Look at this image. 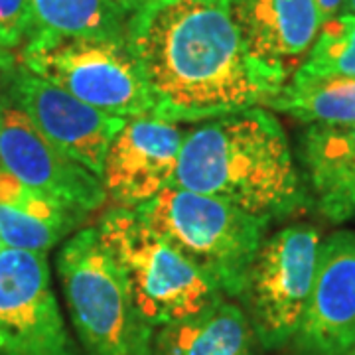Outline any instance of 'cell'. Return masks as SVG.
<instances>
[{
	"instance_id": "14",
	"label": "cell",
	"mask_w": 355,
	"mask_h": 355,
	"mask_svg": "<svg viewBox=\"0 0 355 355\" xmlns=\"http://www.w3.org/2000/svg\"><path fill=\"white\" fill-rule=\"evenodd\" d=\"M300 156L318 209L334 223L355 216V125H310Z\"/></svg>"
},
{
	"instance_id": "4",
	"label": "cell",
	"mask_w": 355,
	"mask_h": 355,
	"mask_svg": "<svg viewBox=\"0 0 355 355\" xmlns=\"http://www.w3.org/2000/svg\"><path fill=\"white\" fill-rule=\"evenodd\" d=\"M128 300L150 330L196 316L223 294L137 211L114 207L95 225Z\"/></svg>"
},
{
	"instance_id": "25",
	"label": "cell",
	"mask_w": 355,
	"mask_h": 355,
	"mask_svg": "<svg viewBox=\"0 0 355 355\" xmlns=\"http://www.w3.org/2000/svg\"><path fill=\"white\" fill-rule=\"evenodd\" d=\"M4 101H6V97L0 93V123H2V107H4Z\"/></svg>"
},
{
	"instance_id": "18",
	"label": "cell",
	"mask_w": 355,
	"mask_h": 355,
	"mask_svg": "<svg viewBox=\"0 0 355 355\" xmlns=\"http://www.w3.org/2000/svg\"><path fill=\"white\" fill-rule=\"evenodd\" d=\"M296 71L314 77L355 79V16L338 14L322 22L308 60Z\"/></svg>"
},
{
	"instance_id": "20",
	"label": "cell",
	"mask_w": 355,
	"mask_h": 355,
	"mask_svg": "<svg viewBox=\"0 0 355 355\" xmlns=\"http://www.w3.org/2000/svg\"><path fill=\"white\" fill-rule=\"evenodd\" d=\"M30 0H0V40L16 50L30 32Z\"/></svg>"
},
{
	"instance_id": "16",
	"label": "cell",
	"mask_w": 355,
	"mask_h": 355,
	"mask_svg": "<svg viewBox=\"0 0 355 355\" xmlns=\"http://www.w3.org/2000/svg\"><path fill=\"white\" fill-rule=\"evenodd\" d=\"M24 48L67 38H127L128 16L113 0H30Z\"/></svg>"
},
{
	"instance_id": "12",
	"label": "cell",
	"mask_w": 355,
	"mask_h": 355,
	"mask_svg": "<svg viewBox=\"0 0 355 355\" xmlns=\"http://www.w3.org/2000/svg\"><path fill=\"white\" fill-rule=\"evenodd\" d=\"M298 355H345L355 345V233L320 243L316 275L294 334Z\"/></svg>"
},
{
	"instance_id": "17",
	"label": "cell",
	"mask_w": 355,
	"mask_h": 355,
	"mask_svg": "<svg viewBox=\"0 0 355 355\" xmlns=\"http://www.w3.org/2000/svg\"><path fill=\"white\" fill-rule=\"evenodd\" d=\"M268 107L310 125H355V79L294 71Z\"/></svg>"
},
{
	"instance_id": "21",
	"label": "cell",
	"mask_w": 355,
	"mask_h": 355,
	"mask_svg": "<svg viewBox=\"0 0 355 355\" xmlns=\"http://www.w3.org/2000/svg\"><path fill=\"white\" fill-rule=\"evenodd\" d=\"M316 2L318 14H320V20L326 22L334 16H338L340 10L343 8V0H314Z\"/></svg>"
},
{
	"instance_id": "13",
	"label": "cell",
	"mask_w": 355,
	"mask_h": 355,
	"mask_svg": "<svg viewBox=\"0 0 355 355\" xmlns=\"http://www.w3.org/2000/svg\"><path fill=\"white\" fill-rule=\"evenodd\" d=\"M229 8L254 60L286 77L322 26L314 0H229Z\"/></svg>"
},
{
	"instance_id": "19",
	"label": "cell",
	"mask_w": 355,
	"mask_h": 355,
	"mask_svg": "<svg viewBox=\"0 0 355 355\" xmlns=\"http://www.w3.org/2000/svg\"><path fill=\"white\" fill-rule=\"evenodd\" d=\"M71 231L73 227L64 223L46 221L8 205H0V237L6 249L48 253Z\"/></svg>"
},
{
	"instance_id": "7",
	"label": "cell",
	"mask_w": 355,
	"mask_h": 355,
	"mask_svg": "<svg viewBox=\"0 0 355 355\" xmlns=\"http://www.w3.org/2000/svg\"><path fill=\"white\" fill-rule=\"evenodd\" d=\"M320 233L312 225H288L263 241L241 296L257 342L275 349L298 330L316 275Z\"/></svg>"
},
{
	"instance_id": "2",
	"label": "cell",
	"mask_w": 355,
	"mask_h": 355,
	"mask_svg": "<svg viewBox=\"0 0 355 355\" xmlns=\"http://www.w3.org/2000/svg\"><path fill=\"white\" fill-rule=\"evenodd\" d=\"M172 188L217 198L266 219L288 216L304 202L286 132L263 107L188 130Z\"/></svg>"
},
{
	"instance_id": "15",
	"label": "cell",
	"mask_w": 355,
	"mask_h": 355,
	"mask_svg": "<svg viewBox=\"0 0 355 355\" xmlns=\"http://www.w3.org/2000/svg\"><path fill=\"white\" fill-rule=\"evenodd\" d=\"M254 342L245 310L221 296L200 314L158 328L150 355H254Z\"/></svg>"
},
{
	"instance_id": "26",
	"label": "cell",
	"mask_w": 355,
	"mask_h": 355,
	"mask_svg": "<svg viewBox=\"0 0 355 355\" xmlns=\"http://www.w3.org/2000/svg\"><path fill=\"white\" fill-rule=\"evenodd\" d=\"M345 355H355V345H354V347H352V349H349V352H347V354H345Z\"/></svg>"
},
{
	"instance_id": "3",
	"label": "cell",
	"mask_w": 355,
	"mask_h": 355,
	"mask_svg": "<svg viewBox=\"0 0 355 355\" xmlns=\"http://www.w3.org/2000/svg\"><path fill=\"white\" fill-rule=\"evenodd\" d=\"M227 298H239L270 219L233 203L166 188L132 209Z\"/></svg>"
},
{
	"instance_id": "9",
	"label": "cell",
	"mask_w": 355,
	"mask_h": 355,
	"mask_svg": "<svg viewBox=\"0 0 355 355\" xmlns=\"http://www.w3.org/2000/svg\"><path fill=\"white\" fill-rule=\"evenodd\" d=\"M10 77L8 97L24 111L40 135L60 153L101 178L107 150L127 119L79 101L24 65L12 69Z\"/></svg>"
},
{
	"instance_id": "11",
	"label": "cell",
	"mask_w": 355,
	"mask_h": 355,
	"mask_svg": "<svg viewBox=\"0 0 355 355\" xmlns=\"http://www.w3.org/2000/svg\"><path fill=\"white\" fill-rule=\"evenodd\" d=\"M184 135L176 123L162 119H127L105 156L101 180L107 196L119 207L139 209L172 188Z\"/></svg>"
},
{
	"instance_id": "22",
	"label": "cell",
	"mask_w": 355,
	"mask_h": 355,
	"mask_svg": "<svg viewBox=\"0 0 355 355\" xmlns=\"http://www.w3.org/2000/svg\"><path fill=\"white\" fill-rule=\"evenodd\" d=\"M14 50H10L2 40H0V73H10L14 69Z\"/></svg>"
},
{
	"instance_id": "6",
	"label": "cell",
	"mask_w": 355,
	"mask_h": 355,
	"mask_svg": "<svg viewBox=\"0 0 355 355\" xmlns=\"http://www.w3.org/2000/svg\"><path fill=\"white\" fill-rule=\"evenodd\" d=\"M22 62L32 73L103 113L121 119L154 116L153 97L127 38L58 40L24 48Z\"/></svg>"
},
{
	"instance_id": "24",
	"label": "cell",
	"mask_w": 355,
	"mask_h": 355,
	"mask_svg": "<svg viewBox=\"0 0 355 355\" xmlns=\"http://www.w3.org/2000/svg\"><path fill=\"white\" fill-rule=\"evenodd\" d=\"M343 10L355 16V0H343Z\"/></svg>"
},
{
	"instance_id": "23",
	"label": "cell",
	"mask_w": 355,
	"mask_h": 355,
	"mask_svg": "<svg viewBox=\"0 0 355 355\" xmlns=\"http://www.w3.org/2000/svg\"><path fill=\"white\" fill-rule=\"evenodd\" d=\"M114 4L123 10V12L130 16V14H135L137 10H140L144 4H148L150 0H113Z\"/></svg>"
},
{
	"instance_id": "8",
	"label": "cell",
	"mask_w": 355,
	"mask_h": 355,
	"mask_svg": "<svg viewBox=\"0 0 355 355\" xmlns=\"http://www.w3.org/2000/svg\"><path fill=\"white\" fill-rule=\"evenodd\" d=\"M0 355H77L51 288L48 253H0Z\"/></svg>"
},
{
	"instance_id": "1",
	"label": "cell",
	"mask_w": 355,
	"mask_h": 355,
	"mask_svg": "<svg viewBox=\"0 0 355 355\" xmlns=\"http://www.w3.org/2000/svg\"><path fill=\"white\" fill-rule=\"evenodd\" d=\"M127 42L168 123H203L268 107L288 77L257 62L229 0H150L128 16Z\"/></svg>"
},
{
	"instance_id": "10",
	"label": "cell",
	"mask_w": 355,
	"mask_h": 355,
	"mask_svg": "<svg viewBox=\"0 0 355 355\" xmlns=\"http://www.w3.org/2000/svg\"><path fill=\"white\" fill-rule=\"evenodd\" d=\"M0 168L83 217L107 200L101 178L50 144L10 97L2 107Z\"/></svg>"
},
{
	"instance_id": "5",
	"label": "cell",
	"mask_w": 355,
	"mask_h": 355,
	"mask_svg": "<svg viewBox=\"0 0 355 355\" xmlns=\"http://www.w3.org/2000/svg\"><path fill=\"white\" fill-rule=\"evenodd\" d=\"M65 304L87 355H150L154 330L128 300L97 227L73 233L55 259Z\"/></svg>"
}]
</instances>
